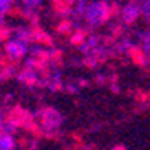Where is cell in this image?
Segmentation results:
<instances>
[{"mask_svg":"<svg viewBox=\"0 0 150 150\" xmlns=\"http://www.w3.org/2000/svg\"><path fill=\"white\" fill-rule=\"evenodd\" d=\"M30 30L24 27H19L14 32L12 37H8V41L5 42V54L12 59V61H19L22 57H25L27 52L30 51L29 47V41H30Z\"/></svg>","mask_w":150,"mask_h":150,"instance_id":"6da1fadb","label":"cell"},{"mask_svg":"<svg viewBox=\"0 0 150 150\" xmlns=\"http://www.w3.org/2000/svg\"><path fill=\"white\" fill-rule=\"evenodd\" d=\"M110 15H111V4L108 0H95L88 4L83 19L91 27H100L110 19Z\"/></svg>","mask_w":150,"mask_h":150,"instance_id":"7a4b0ae2","label":"cell"},{"mask_svg":"<svg viewBox=\"0 0 150 150\" xmlns=\"http://www.w3.org/2000/svg\"><path fill=\"white\" fill-rule=\"evenodd\" d=\"M37 122L41 123V127L44 132H54L61 125V113L54 108H46L41 111Z\"/></svg>","mask_w":150,"mask_h":150,"instance_id":"3957f363","label":"cell"},{"mask_svg":"<svg viewBox=\"0 0 150 150\" xmlns=\"http://www.w3.org/2000/svg\"><path fill=\"white\" fill-rule=\"evenodd\" d=\"M142 15V8H140V4H137L133 0L127 2L122 8V19L125 24H133L137 22V19Z\"/></svg>","mask_w":150,"mask_h":150,"instance_id":"277c9868","label":"cell"},{"mask_svg":"<svg viewBox=\"0 0 150 150\" xmlns=\"http://www.w3.org/2000/svg\"><path fill=\"white\" fill-rule=\"evenodd\" d=\"M19 79H21L24 84H27V86H34L37 84L39 81V74H37V71L32 68H24V71L19 73Z\"/></svg>","mask_w":150,"mask_h":150,"instance_id":"5b68a950","label":"cell"},{"mask_svg":"<svg viewBox=\"0 0 150 150\" xmlns=\"http://www.w3.org/2000/svg\"><path fill=\"white\" fill-rule=\"evenodd\" d=\"M42 2L44 0H21V8L25 15H32L42 7Z\"/></svg>","mask_w":150,"mask_h":150,"instance_id":"8992f818","label":"cell"},{"mask_svg":"<svg viewBox=\"0 0 150 150\" xmlns=\"http://www.w3.org/2000/svg\"><path fill=\"white\" fill-rule=\"evenodd\" d=\"M0 150H15V140L10 133H0Z\"/></svg>","mask_w":150,"mask_h":150,"instance_id":"52a82bcc","label":"cell"},{"mask_svg":"<svg viewBox=\"0 0 150 150\" xmlns=\"http://www.w3.org/2000/svg\"><path fill=\"white\" fill-rule=\"evenodd\" d=\"M15 2H17V0H0V12H4V14L10 12Z\"/></svg>","mask_w":150,"mask_h":150,"instance_id":"ba28073f","label":"cell"},{"mask_svg":"<svg viewBox=\"0 0 150 150\" xmlns=\"http://www.w3.org/2000/svg\"><path fill=\"white\" fill-rule=\"evenodd\" d=\"M140 8H142L143 17H150V0H142L140 2Z\"/></svg>","mask_w":150,"mask_h":150,"instance_id":"9c48e42d","label":"cell"},{"mask_svg":"<svg viewBox=\"0 0 150 150\" xmlns=\"http://www.w3.org/2000/svg\"><path fill=\"white\" fill-rule=\"evenodd\" d=\"M4 27H5V14L0 12V30H4Z\"/></svg>","mask_w":150,"mask_h":150,"instance_id":"30bf717a","label":"cell"},{"mask_svg":"<svg viewBox=\"0 0 150 150\" xmlns=\"http://www.w3.org/2000/svg\"><path fill=\"white\" fill-rule=\"evenodd\" d=\"M113 150H125V149H123V147H115Z\"/></svg>","mask_w":150,"mask_h":150,"instance_id":"8fae6325","label":"cell"},{"mask_svg":"<svg viewBox=\"0 0 150 150\" xmlns=\"http://www.w3.org/2000/svg\"><path fill=\"white\" fill-rule=\"evenodd\" d=\"M0 123H2V115H0Z\"/></svg>","mask_w":150,"mask_h":150,"instance_id":"7c38bea8","label":"cell"},{"mask_svg":"<svg viewBox=\"0 0 150 150\" xmlns=\"http://www.w3.org/2000/svg\"><path fill=\"white\" fill-rule=\"evenodd\" d=\"M59 2H62V0H59Z\"/></svg>","mask_w":150,"mask_h":150,"instance_id":"4fadbf2b","label":"cell"}]
</instances>
